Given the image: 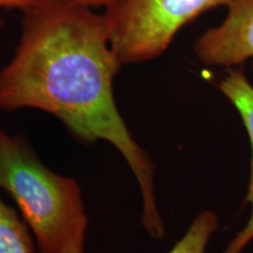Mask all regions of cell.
Here are the masks:
<instances>
[{
    "label": "cell",
    "mask_w": 253,
    "mask_h": 253,
    "mask_svg": "<svg viewBox=\"0 0 253 253\" xmlns=\"http://www.w3.org/2000/svg\"><path fill=\"white\" fill-rule=\"evenodd\" d=\"M218 226L219 219L213 211H202L190 224L184 236L168 253H205L209 240L216 232Z\"/></svg>",
    "instance_id": "obj_7"
},
{
    "label": "cell",
    "mask_w": 253,
    "mask_h": 253,
    "mask_svg": "<svg viewBox=\"0 0 253 253\" xmlns=\"http://www.w3.org/2000/svg\"><path fill=\"white\" fill-rule=\"evenodd\" d=\"M219 26L204 32L194 53L205 66L232 67L253 59V0H231Z\"/></svg>",
    "instance_id": "obj_4"
},
{
    "label": "cell",
    "mask_w": 253,
    "mask_h": 253,
    "mask_svg": "<svg viewBox=\"0 0 253 253\" xmlns=\"http://www.w3.org/2000/svg\"><path fill=\"white\" fill-rule=\"evenodd\" d=\"M252 69H253V61H252Z\"/></svg>",
    "instance_id": "obj_9"
},
{
    "label": "cell",
    "mask_w": 253,
    "mask_h": 253,
    "mask_svg": "<svg viewBox=\"0 0 253 253\" xmlns=\"http://www.w3.org/2000/svg\"><path fill=\"white\" fill-rule=\"evenodd\" d=\"M218 88L238 112L248 131L250 144H251V172H250L248 194L244 201V204L251 205V214L245 226L230 240L229 244L221 252L240 253L253 240V86L246 78L244 69L236 68L230 69L226 77H224L223 80L218 84Z\"/></svg>",
    "instance_id": "obj_5"
},
{
    "label": "cell",
    "mask_w": 253,
    "mask_h": 253,
    "mask_svg": "<svg viewBox=\"0 0 253 253\" xmlns=\"http://www.w3.org/2000/svg\"><path fill=\"white\" fill-rule=\"evenodd\" d=\"M231 0H110L103 17L120 65L160 58L179 31Z\"/></svg>",
    "instance_id": "obj_3"
},
{
    "label": "cell",
    "mask_w": 253,
    "mask_h": 253,
    "mask_svg": "<svg viewBox=\"0 0 253 253\" xmlns=\"http://www.w3.org/2000/svg\"><path fill=\"white\" fill-rule=\"evenodd\" d=\"M30 227L0 197V253H34Z\"/></svg>",
    "instance_id": "obj_6"
},
{
    "label": "cell",
    "mask_w": 253,
    "mask_h": 253,
    "mask_svg": "<svg viewBox=\"0 0 253 253\" xmlns=\"http://www.w3.org/2000/svg\"><path fill=\"white\" fill-rule=\"evenodd\" d=\"M33 1H37V0H0V12L4 11V9H23L32 4ZM75 1H80L82 4H86L93 8H104L107 5L109 4L110 0H75ZM2 25H4V20H2V17L0 15V28H1Z\"/></svg>",
    "instance_id": "obj_8"
},
{
    "label": "cell",
    "mask_w": 253,
    "mask_h": 253,
    "mask_svg": "<svg viewBox=\"0 0 253 253\" xmlns=\"http://www.w3.org/2000/svg\"><path fill=\"white\" fill-rule=\"evenodd\" d=\"M21 12L20 41L0 71V109L43 110L81 143L113 144L140 185L144 229L163 238L155 166L116 107L113 82L122 66L110 47L103 13L75 0H37Z\"/></svg>",
    "instance_id": "obj_1"
},
{
    "label": "cell",
    "mask_w": 253,
    "mask_h": 253,
    "mask_svg": "<svg viewBox=\"0 0 253 253\" xmlns=\"http://www.w3.org/2000/svg\"><path fill=\"white\" fill-rule=\"evenodd\" d=\"M0 189L14 199L39 253H84L88 217L81 189L38 158L26 138L0 130Z\"/></svg>",
    "instance_id": "obj_2"
}]
</instances>
